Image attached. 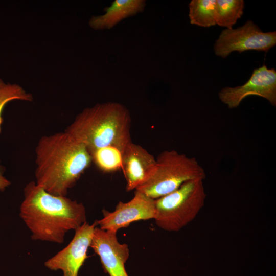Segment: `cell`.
<instances>
[{
  "label": "cell",
  "instance_id": "6da1fadb",
  "mask_svg": "<svg viewBox=\"0 0 276 276\" xmlns=\"http://www.w3.org/2000/svg\"><path fill=\"white\" fill-rule=\"evenodd\" d=\"M19 216L34 240L62 244L66 233L86 222L84 205L67 196L50 194L35 181L24 189Z\"/></svg>",
  "mask_w": 276,
  "mask_h": 276
},
{
  "label": "cell",
  "instance_id": "7a4b0ae2",
  "mask_svg": "<svg viewBox=\"0 0 276 276\" xmlns=\"http://www.w3.org/2000/svg\"><path fill=\"white\" fill-rule=\"evenodd\" d=\"M35 153V182L56 196H66L92 162L85 146L65 131L40 137Z\"/></svg>",
  "mask_w": 276,
  "mask_h": 276
},
{
  "label": "cell",
  "instance_id": "3957f363",
  "mask_svg": "<svg viewBox=\"0 0 276 276\" xmlns=\"http://www.w3.org/2000/svg\"><path fill=\"white\" fill-rule=\"evenodd\" d=\"M130 125L126 107L108 102L83 109L64 131L84 144L90 154L105 148L125 149L132 142Z\"/></svg>",
  "mask_w": 276,
  "mask_h": 276
},
{
  "label": "cell",
  "instance_id": "277c9868",
  "mask_svg": "<svg viewBox=\"0 0 276 276\" xmlns=\"http://www.w3.org/2000/svg\"><path fill=\"white\" fill-rule=\"evenodd\" d=\"M156 162L152 176L135 190L153 199L174 191L187 181L205 179V170L195 158L175 150L162 152Z\"/></svg>",
  "mask_w": 276,
  "mask_h": 276
},
{
  "label": "cell",
  "instance_id": "5b68a950",
  "mask_svg": "<svg viewBox=\"0 0 276 276\" xmlns=\"http://www.w3.org/2000/svg\"><path fill=\"white\" fill-rule=\"evenodd\" d=\"M206 197L203 180L185 182L174 191L154 199L156 225L166 231H180L196 218Z\"/></svg>",
  "mask_w": 276,
  "mask_h": 276
},
{
  "label": "cell",
  "instance_id": "8992f818",
  "mask_svg": "<svg viewBox=\"0 0 276 276\" xmlns=\"http://www.w3.org/2000/svg\"><path fill=\"white\" fill-rule=\"evenodd\" d=\"M276 44V32H263L251 20L237 29H225L214 45L216 55L226 58L234 51L254 50L267 52Z\"/></svg>",
  "mask_w": 276,
  "mask_h": 276
},
{
  "label": "cell",
  "instance_id": "52a82bcc",
  "mask_svg": "<svg viewBox=\"0 0 276 276\" xmlns=\"http://www.w3.org/2000/svg\"><path fill=\"white\" fill-rule=\"evenodd\" d=\"M96 223L87 221L75 230L69 244L45 261L44 266L51 270H61L62 276H78L79 271L88 258L87 252L92 240Z\"/></svg>",
  "mask_w": 276,
  "mask_h": 276
},
{
  "label": "cell",
  "instance_id": "ba28073f",
  "mask_svg": "<svg viewBox=\"0 0 276 276\" xmlns=\"http://www.w3.org/2000/svg\"><path fill=\"white\" fill-rule=\"evenodd\" d=\"M103 217L96 220L97 226L104 231L117 233L133 222L154 219L155 200L134 192L133 197L127 202L120 201L112 212L103 210Z\"/></svg>",
  "mask_w": 276,
  "mask_h": 276
},
{
  "label": "cell",
  "instance_id": "9c48e42d",
  "mask_svg": "<svg viewBox=\"0 0 276 276\" xmlns=\"http://www.w3.org/2000/svg\"><path fill=\"white\" fill-rule=\"evenodd\" d=\"M220 100L230 109L238 107L241 101L250 95H257L276 105V71L266 65L254 69L244 84L222 88L218 94Z\"/></svg>",
  "mask_w": 276,
  "mask_h": 276
},
{
  "label": "cell",
  "instance_id": "30bf717a",
  "mask_svg": "<svg viewBox=\"0 0 276 276\" xmlns=\"http://www.w3.org/2000/svg\"><path fill=\"white\" fill-rule=\"evenodd\" d=\"M90 247L99 257L104 271L109 276H129L125 263L129 249L127 244L119 242L117 233L96 226Z\"/></svg>",
  "mask_w": 276,
  "mask_h": 276
},
{
  "label": "cell",
  "instance_id": "8fae6325",
  "mask_svg": "<svg viewBox=\"0 0 276 276\" xmlns=\"http://www.w3.org/2000/svg\"><path fill=\"white\" fill-rule=\"evenodd\" d=\"M156 158L141 146L130 142L123 154L121 170L126 180L127 192L145 183L156 168Z\"/></svg>",
  "mask_w": 276,
  "mask_h": 276
},
{
  "label": "cell",
  "instance_id": "7c38bea8",
  "mask_svg": "<svg viewBox=\"0 0 276 276\" xmlns=\"http://www.w3.org/2000/svg\"><path fill=\"white\" fill-rule=\"evenodd\" d=\"M145 0H115L105 8V13L92 16L89 20L90 28L96 30L110 29L120 21L144 11Z\"/></svg>",
  "mask_w": 276,
  "mask_h": 276
},
{
  "label": "cell",
  "instance_id": "4fadbf2b",
  "mask_svg": "<svg viewBox=\"0 0 276 276\" xmlns=\"http://www.w3.org/2000/svg\"><path fill=\"white\" fill-rule=\"evenodd\" d=\"M191 24L209 27L216 24V0H192L189 4Z\"/></svg>",
  "mask_w": 276,
  "mask_h": 276
},
{
  "label": "cell",
  "instance_id": "5bb4252c",
  "mask_svg": "<svg viewBox=\"0 0 276 276\" xmlns=\"http://www.w3.org/2000/svg\"><path fill=\"white\" fill-rule=\"evenodd\" d=\"M243 0H216V22L226 29H232L243 13Z\"/></svg>",
  "mask_w": 276,
  "mask_h": 276
},
{
  "label": "cell",
  "instance_id": "9a60e30c",
  "mask_svg": "<svg viewBox=\"0 0 276 276\" xmlns=\"http://www.w3.org/2000/svg\"><path fill=\"white\" fill-rule=\"evenodd\" d=\"M125 149L105 148L90 153L93 162L101 171L111 173L121 169L123 154Z\"/></svg>",
  "mask_w": 276,
  "mask_h": 276
},
{
  "label": "cell",
  "instance_id": "2e32d148",
  "mask_svg": "<svg viewBox=\"0 0 276 276\" xmlns=\"http://www.w3.org/2000/svg\"><path fill=\"white\" fill-rule=\"evenodd\" d=\"M16 100L31 102L33 100V96L20 85L6 83L0 78V133L1 126L3 122V110L8 102Z\"/></svg>",
  "mask_w": 276,
  "mask_h": 276
},
{
  "label": "cell",
  "instance_id": "e0dca14e",
  "mask_svg": "<svg viewBox=\"0 0 276 276\" xmlns=\"http://www.w3.org/2000/svg\"><path fill=\"white\" fill-rule=\"evenodd\" d=\"M4 170L0 164V191H3L10 185L11 182L4 175Z\"/></svg>",
  "mask_w": 276,
  "mask_h": 276
}]
</instances>
